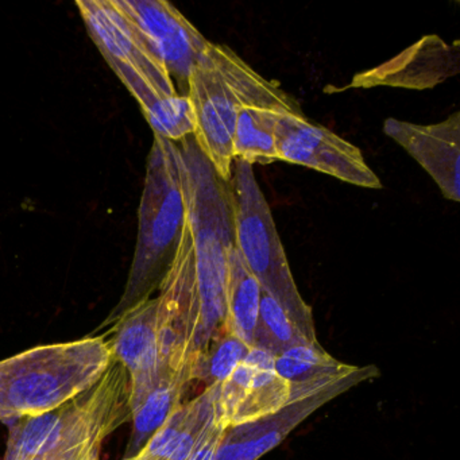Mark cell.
Returning <instances> with one entry per match:
<instances>
[{"label":"cell","instance_id":"obj_1","mask_svg":"<svg viewBox=\"0 0 460 460\" xmlns=\"http://www.w3.org/2000/svg\"><path fill=\"white\" fill-rule=\"evenodd\" d=\"M187 222L192 235L198 282L200 335L204 351L209 339L226 332L227 257L235 246L230 187L188 136L177 144Z\"/></svg>","mask_w":460,"mask_h":460},{"label":"cell","instance_id":"obj_2","mask_svg":"<svg viewBox=\"0 0 460 460\" xmlns=\"http://www.w3.org/2000/svg\"><path fill=\"white\" fill-rule=\"evenodd\" d=\"M187 96L195 112L196 144L226 182L233 174L234 133L242 107L276 104L301 110L296 99L261 76L230 47L214 42L193 66Z\"/></svg>","mask_w":460,"mask_h":460},{"label":"cell","instance_id":"obj_3","mask_svg":"<svg viewBox=\"0 0 460 460\" xmlns=\"http://www.w3.org/2000/svg\"><path fill=\"white\" fill-rule=\"evenodd\" d=\"M114 360L106 333L44 344L0 360L2 420L41 416L93 389Z\"/></svg>","mask_w":460,"mask_h":460},{"label":"cell","instance_id":"obj_4","mask_svg":"<svg viewBox=\"0 0 460 460\" xmlns=\"http://www.w3.org/2000/svg\"><path fill=\"white\" fill-rule=\"evenodd\" d=\"M187 226V207L180 172L179 147L155 136L146 164L138 212L136 252L125 293L102 328L114 325L160 287Z\"/></svg>","mask_w":460,"mask_h":460},{"label":"cell","instance_id":"obj_5","mask_svg":"<svg viewBox=\"0 0 460 460\" xmlns=\"http://www.w3.org/2000/svg\"><path fill=\"white\" fill-rule=\"evenodd\" d=\"M235 247L241 252L262 292L270 295L287 312L301 335L317 343L311 306L303 300L290 271L268 200L255 179L254 168L235 160L230 181Z\"/></svg>","mask_w":460,"mask_h":460},{"label":"cell","instance_id":"obj_6","mask_svg":"<svg viewBox=\"0 0 460 460\" xmlns=\"http://www.w3.org/2000/svg\"><path fill=\"white\" fill-rule=\"evenodd\" d=\"M76 6L91 39L142 111L160 99L177 95L165 66L147 49L112 0H79Z\"/></svg>","mask_w":460,"mask_h":460},{"label":"cell","instance_id":"obj_7","mask_svg":"<svg viewBox=\"0 0 460 460\" xmlns=\"http://www.w3.org/2000/svg\"><path fill=\"white\" fill-rule=\"evenodd\" d=\"M376 368L349 366L347 370L304 384H290V398L276 413L247 424L233 427L225 435L217 452V460H258L279 446L288 433L312 411L339 393L362 379L376 376Z\"/></svg>","mask_w":460,"mask_h":460},{"label":"cell","instance_id":"obj_8","mask_svg":"<svg viewBox=\"0 0 460 460\" xmlns=\"http://www.w3.org/2000/svg\"><path fill=\"white\" fill-rule=\"evenodd\" d=\"M279 161L305 166L347 184L382 190L379 177L366 164L362 152L324 126L304 114H282L277 122Z\"/></svg>","mask_w":460,"mask_h":460},{"label":"cell","instance_id":"obj_9","mask_svg":"<svg viewBox=\"0 0 460 460\" xmlns=\"http://www.w3.org/2000/svg\"><path fill=\"white\" fill-rule=\"evenodd\" d=\"M130 21L152 55L176 77L184 93L193 66L208 45V40L165 0H112Z\"/></svg>","mask_w":460,"mask_h":460},{"label":"cell","instance_id":"obj_10","mask_svg":"<svg viewBox=\"0 0 460 460\" xmlns=\"http://www.w3.org/2000/svg\"><path fill=\"white\" fill-rule=\"evenodd\" d=\"M157 312V298H147L106 332H111L110 341L115 359L128 373L131 414L166 376L158 349Z\"/></svg>","mask_w":460,"mask_h":460},{"label":"cell","instance_id":"obj_11","mask_svg":"<svg viewBox=\"0 0 460 460\" xmlns=\"http://www.w3.org/2000/svg\"><path fill=\"white\" fill-rule=\"evenodd\" d=\"M384 133L432 177L447 200L460 201V112L443 122L417 125L389 118Z\"/></svg>","mask_w":460,"mask_h":460},{"label":"cell","instance_id":"obj_12","mask_svg":"<svg viewBox=\"0 0 460 460\" xmlns=\"http://www.w3.org/2000/svg\"><path fill=\"white\" fill-rule=\"evenodd\" d=\"M459 42L425 36L392 60L357 75L349 88L386 87L428 90L459 74Z\"/></svg>","mask_w":460,"mask_h":460},{"label":"cell","instance_id":"obj_13","mask_svg":"<svg viewBox=\"0 0 460 460\" xmlns=\"http://www.w3.org/2000/svg\"><path fill=\"white\" fill-rule=\"evenodd\" d=\"M282 114L301 115L303 111L276 104L242 107L234 133V158L250 165L277 163L276 128Z\"/></svg>","mask_w":460,"mask_h":460},{"label":"cell","instance_id":"obj_14","mask_svg":"<svg viewBox=\"0 0 460 460\" xmlns=\"http://www.w3.org/2000/svg\"><path fill=\"white\" fill-rule=\"evenodd\" d=\"M262 288L247 268L241 252L231 247L227 257V285H226V332L233 333L252 346L258 320Z\"/></svg>","mask_w":460,"mask_h":460},{"label":"cell","instance_id":"obj_15","mask_svg":"<svg viewBox=\"0 0 460 460\" xmlns=\"http://www.w3.org/2000/svg\"><path fill=\"white\" fill-rule=\"evenodd\" d=\"M185 384L187 381L180 376H164L133 411L134 429L128 457L136 455L181 405L180 398Z\"/></svg>","mask_w":460,"mask_h":460},{"label":"cell","instance_id":"obj_16","mask_svg":"<svg viewBox=\"0 0 460 460\" xmlns=\"http://www.w3.org/2000/svg\"><path fill=\"white\" fill-rule=\"evenodd\" d=\"M236 386L242 390V398L231 419L230 427H238L270 416L284 408L290 398L289 382L281 378L274 370L255 368L249 385Z\"/></svg>","mask_w":460,"mask_h":460},{"label":"cell","instance_id":"obj_17","mask_svg":"<svg viewBox=\"0 0 460 460\" xmlns=\"http://www.w3.org/2000/svg\"><path fill=\"white\" fill-rule=\"evenodd\" d=\"M349 366L333 359L320 344H297L277 355L274 371L289 384H304L347 370Z\"/></svg>","mask_w":460,"mask_h":460},{"label":"cell","instance_id":"obj_18","mask_svg":"<svg viewBox=\"0 0 460 460\" xmlns=\"http://www.w3.org/2000/svg\"><path fill=\"white\" fill-rule=\"evenodd\" d=\"M297 344H311L305 341L295 323L281 305L268 293L262 292L260 303V320L252 346L262 347L274 355Z\"/></svg>","mask_w":460,"mask_h":460},{"label":"cell","instance_id":"obj_19","mask_svg":"<svg viewBox=\"0 0 460 460\" xmlns=\"http://www.w3.org/2000/svg\"><path fill=\"white\" fill-rule=\"evenodd\" d=\"M142 112L155 136L174 144L195 133V112L188 96L177 93L172 98L160 99Z\"/></svg>","mask_w":460,"mask_h":460},{"label":"cell","instance_id":"obj_20","mask_svg":"<svg viewBox=\"0 0 460 460\" xmlns=\"http://www.w3.org/2000/svg\"><path fill=\"white\" fill-rule=\"evenodd\" d=\"M249 344L230 332L220 333L219 339L212 343L211 351L204 355L201 362L196 367L206 374L209 379V386L220 385L230 378L236 367L243 362L244 355L249 351Z\"/></svg>","mask_w":460,"mask_h":460},{"label":"cell","instance_id":"obj_21","mask_svg":"<svg viewBox=\"0 0 460 460\" xmlns=\"http://www.w3.org/2000/svg\"><path fill=\"white\" fill-rule=\"evenodd\" d=\"M227 428L220 424L219 420L215 417L208 427L201 433L195 449H193L188 460H217V452L226 435Z\"/></svg>","mask_w":460,"mask_h":460},{"label":"cell","instance_id":"obj_22","mask_svg":"<svg viewBox=\"0 0 460 460\" xmlns=\"http://www.w3.org/2000/svg\"><path fill=\"white\" fill-rule=\"evenodd\" d=\"M102 446V441H95L50 455L44 460H101Z\"/></svg>","mask_w":460,"mask_h":460},{"label":"cell","instance_id":"obj_23","mask_svg":"<svg viewBox=\"0 0 460 460\" xmlns=\"http://www.w3.org/2000/svg\"><path fill=\"white\" fill-rule=\"evenodd\" d=\"M243 363L257 368V370H274L276 355L262 347L250 346L244 355Z\"/></svg>","mask_w":460,"mask_h":460},{"label":"cell","instance_id":"obj_24","mask_svg":"<svg viewBox=\"0 0 460 460\" xmlns=\"http://www.w3.org/2000/svg\"><path fill=\"white\" fill-rule=\"evenodd\" d=\"M0 420H2V416H0Z\"/></svg>","mask_w":460,"mask_h":460}]
</instances>
